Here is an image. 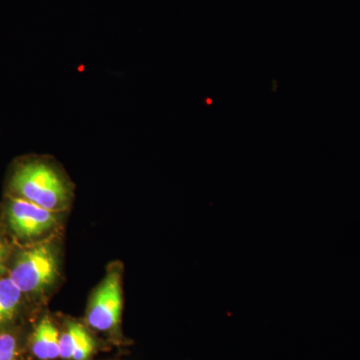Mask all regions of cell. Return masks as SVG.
Masks as SVG:
<instances>
[{
	"mask_svg": "<svg viewBox=\"0 0 360 360\" xmlns=\"http://www.w3.org/2000/svg\"><path fill=\"white\" fill-rule=\"evenodd\" d=\"M6 195L15 196L51 210L70 205L72 188L60 168L46 156L28 155L14 162Z\"/></svg>",
	"mask_w": 360,
	"mask_h": 360,
	"instance_id": "6da1fadb",
	"label": "cell"
},
{
	"mask_svg": "<svg viewBox=\"0 0 360 360\" xmlns=\"http://www.w3.org/2000/svg\"><path fill=\"white\" fill-rule=\"evenodd\" d=\"M58 272L53 248L49 243H39L21 251L9 277L23 293H37L53 283Z\"/></svg>",
	"mask_w": 360,
	"mask_h": 360,
	"instance_id": "7a4b0ae2",
	"label": "cell"
},
{
	"mask_svg": "<svg viewBox=\"0 0 360 360\" xmlns=\"http://www.w3.org/2000/svg\"><path fill=\"white\" fill-rule=\"evenodd\" d=\"M122 311V290L120 274L110 271L97 288L87 310L90 328L101 333H111L117 328Z\"/></svg>",
	"mask_w": 360,
	"mask_h": 360,
	"instance_id": "3957f363",
	"label": "cell"
},
{
	"mask_svg": "<svg viewBox=\"0 0 360 360\" xmlns=\"http://www.w3.org/2000/svg\"><path fill=\"white\" fill-rule=\"evenodd\" d=\"M4 212L11 231L21 239L37 238L58 224L56 212L15 196L6 195Z\"/></svg>",
	"mask_w": 360,
	"mask_h": 360,
	"instance_id": "277c9868",
	"label": "cell"
},
{
	"mask_svg": "<svg viewBox=\"0 0 360 360\" xmlns=\"http://www.w3.org/2000/svg\"><path fill=\"white\" fill-rule=\"evenodd\" d=\"M96 342L82 324L70 322L59 338V359L89 360L94 354Z\"/></svg>",
	"mask_w": 360,
	"mask_h": 360,
	"instance_id": "5b68a950",
	"label": "cell"
},
{
	"mask_svg": "<svg viewBox=\"0 0 360 360\" xmlns=\"http://www.w3.org/2000/svg\"><path fill=\"white\" fill-rule=\"evenodd\" d=\"M59 333L49 317L45 316L33 329L30 338V349L35 359L56 360L59 359Z\"/></svg>",
	"mask_w": 360,
	"mask_h": 360,
	"instance_id": "8992f818",
	"label": "cell"
},
{
	"mask_svg": "<svg viewBox=\"0 0 360 360\" xmlns=\"http://www.w3.org/2000/svg\"><path fill=\"white\" fill-rule=\"evenodd\" d=\"M22 293L11 277L0 278V326H6L15 317Z\"/></svg>",
	"mask_w": 360,
	"mask_h": 360,
	"instance_id": "52a82bcc",
	"label": "cell"
},
{
	"mask_svg": "<svg viewBox=\"0 0 360 360\" xmlns=\"http://www.w3.org/2000/svg\"><path fill=\"white\" fill-rule=\"evenodd\" d=\"M20 354L18 336L11 331L0 333V360H16Z\"/></svg>",
	"mask_w": 360,
	"mask_h": 360,
	"instance_id": "ba28073f",
	"label": "cell"
},
{
	"mask_svg": "<svg viewBox=\"0 0 360 360\" xmlns=\"http://www.w3.org/2000/svg\"><path fill=\"white\" fill-rule=\"evenodd\" d=\"M6 246L0 238V278L4 277L6 272Z\"/></svg>",
	"mask_w": 360,
	"mask_h": 360,
	"instance_id": "9c48e42d",
	"label": "cell"
}]
</instances>
